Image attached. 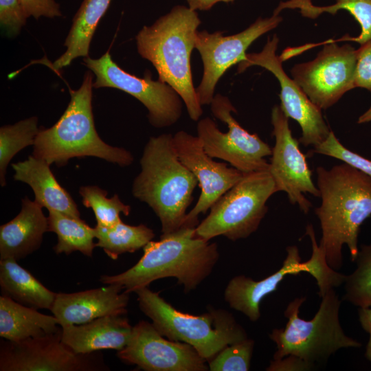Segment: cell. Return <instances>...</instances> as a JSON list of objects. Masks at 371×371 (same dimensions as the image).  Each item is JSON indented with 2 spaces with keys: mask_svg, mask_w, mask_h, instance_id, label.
<instances>
[{
  "mask_svg": "<svg viewBox=\"0 0 371 371\" xmlns=\"http://www.w3.org/2000/svg\"><path fill=\"white\" fill-rule=\"evenodd\" d=\"M316 173L322 199L315 209L322 229L319 247L328 266L337 271L344 245L352 262L357 256L360 227L371 216V177L345 162L330 169L319 166Z\"/></svg>",
  "mask_w": 371,
  "mask_h": 371,
  "instance_id": "1",
  "label": "cell"
},
{
  "mask_svg": "<svg viewBox=\"0 0 371 371\" xmlns=\"http://www.w3.org/2000/svg\"><path fill=\"white\" fill-rule=\"evenodd\" d=\"M219 258L218 246L195 236V227L181 226L178 230L150 241L144 254L123 273L100 276L104 284H117L125 292H135L155 280L175 277L188 292L212 272Z\"/></svg>",
  "mask_w": 371,
  "mask_h": 371,
  "instance_id": "2",
  "label": "cell"
},
{
  "mask_svg": "<svg viewBox=\"0 0 371 371\" xmlns=\"http://www.w3.org/2000/svg\"><path fill=\"white\" fill-rule=\"evenodd\" d=\"M200 24L196 10L178 5L153 25L144 26L135 36L139 54L153 64L159 80L178 93L193 121L199 120L203 114L190 63Z\"/></svg>",
  "mask_w": 371,
  "mask_h": 371,
  "instance_id": "3",
  "label": "cell"
},
{
  "mask_svg": "<svg viewBox=\"0 0 371 371\" xmlns=\"http://www.w3.org/2000/svg\"><path fill=\"white\" fill-rule=\"evenodd\" d=\"M141 171L135 178L132 193L155 213L163 235L183 224L199 182L179 160L168 133L150 137L140 159Z\"/></svg>",
  "mask_w": 371,
  "mask_h": 371,
  "instance_id": "4",
  "label": "cell"
},
{
  "mask_svg": "<svg viewBox=\"0 0 371 371\" xmlns=\"http://www.w3.org/2000/svg\"><path fill=\"white\" fill-rule=\"evenodd\" d=\"M93 75L89 71L77 90L70 89L69 103L56 124L41 128L35 138L33 155L48 164L63 166L69 159L96 157L120 166L133 161L127 150L110 146L98 135L92 112Z\"/></svg>",
  "mask_w": 371,
  "mask_h": 371,
  "instance_id": "5",
  "label": "cell"
},
{
  "mask_svg": "<svg viewBox=\"0 0 371 371\" xmlns=\"http://www.w3.org/2000/svg\"><path fill=\"white\" fill-rule=\"evenodd\" d=\"M321 299L318 311L310 320L299 316L306 297L289 303L284 312L287 318L285 327L274 328L269 335L277 348L273 359L293 355L315 366L341 348L361 347V343L346 335L341 327V302L335 289H328Z\"/></svg>",
  "mask_w": 371,
  "mask_h": 371,
  "instance_id": "6",
  "label": "cell"
},
{
  "mask_svg": "<svg viewBox=\"0 0 371 371\" xmlns=\"http://www.w3.org/2000/svg\"><path fill=\"white\" fill-rule=\"evenodd\" d=\"M135 293L140 310L161 335L190 345L205 361L226 346L248 338L245 329L225 310L211 308L203 315H192L177 311L148 286Z\"/></svg>",
  "mask_w": 371,
  "mask_h": 371,
  "instance_id": "7",
  "label": "cell"
},
{
  "mask_svg": "<svg viewBox=\"0 0 371 371\" xmlns=\"http://www.w3.org/2000/svg\"><path fill=\"white\" fill-rule=\"evenodd\" d=\"M276 192L269 170L244 174L211 206L195 227V236L207 241L218 236L232 241L247 238L258 229L268 211L267 202Z\"/></svg>",
  "mask_w": 371,
  "mask_h": 371,
  "instance_id": "8",
  "label": "cell"
},
{
  "mask_svg": "<svg viewBox=\"0 0 371 371\" xmlns=\"http://www.w3.org/2000/svg\"><path fill=\"white\" fill-rule=\"evenodd\" d=\"M306 234L312 245L311 258L302 261L298 247L288 246L286 256L282 265L275 273L260 280H254L244 275L234 277L227 285L224 297L231 308L241 312L249 320L256 322L260 317V304L265 297L276 291L279 284L289 275H299L306 272L316 280L322 297L331 288H337L344 282L346 275L328 266L324 252L319 247L313 226L306 227Z\"/></svg>",
  "mask_w": 371,
  "mask_h": 371,
  "instance_id": "9",
  "label": "cell"
},
{
  "mask_svg": "<svg viewBox=\"0 0 371 371\" xmlns=\"http://www.w3.org/2000/svg\"><path fill=\"white\" fill-rule=\"evenodd\" d=\"M210 105L213 115L225 123L228 130L226 133L220 131L209 117L199 121L197 136L206 153L228 162L243 174L268 170L269 163L265 157L271 155L272 148L257 134L249 133L240 125L232 115L236 110L229 99L217 94Z\"/></svg>",
  "mask_w": 371,
  "mask_h": 371,
  "instance_id": "10",
  "label": "cell"
},
{
  "mask_svg": "<svg viewBox=\"0 0 371 371\" xmlns=\"http://www.w3.org/2000/svg\"><path fill=\"white\" fill-rule=\"evenodd\" d=\"M83 61L95 76L94 88H115L133 96L148 109L153 126H170L180 119L183 102L181 96L167 83L153 80L149 71L143 78L133 75L119 67L109 52L99 58L88 56Z\"/></svg>",
  "mask_w": 371,
  "mask_h": 371,
  "instance_id": "11",
  "label": "cell"
},
{
  "mask_svg": "<svg viewBox=\"0 0 371 371\" xmlns=\"http://www.w3.org/2000/svg\"><path fill=\"white\" fill-rule=\"evenodd\" d=\"M101 353H77L62 340V328L45 336L0 342L1 371L109 370Z\"/></svg>",
  "mask_w": 371,
  "mask_h": 371,
  "instance_id": "12",
  "label": "cell"
},
{
  "mask_svg": "<svg viewBox=\"0 0 371 371\" xmlns=\"http://www.w3.org/2000/svg\"><path fill=\"white\" fill-rule=\"evenodd\" d=\"M357 49L328 42L311 61L294 65L293 80L319 109H327L355 88Z\"/></svg>",
  "mask_w": 371,
  "mask_h": 371,
  "instance_id": "13",
  "label": "cell"
},
{
  "mask_svg": "<svg viewBox=\"0 0 371 371\" xmlns=\"http://www.w3.org/2000/svg\"><path fill=\"white\" fill-rule=\"evenodd\" d=\"M282 20L279 14L273 13L270 17L258 19L247 29L230 36H225L222 31L197 32L195 48L203 62V74L196 92L201 106L211 104L217 82L229 68L245 59L251 44L276 28Z\"/></svg>",
  "mask_w": 371,
  "mask_h": 371,
  "instance_id": "14",
  "label": "cell"
},
{
  "mask_svg": "<svg viewBox=\"0 0 371 371\" xmlns=\"http://www.w3.org/2000/svg\"><path fill=\"white\" fill-rule=\"evenodd\" d=\"M279 39L276 34L267 42L261 52L247 53L238 64V73L251 66H260L269 71L277 78L280 87V108L288 117L295 120L302 130L298 141L304 146H316L328 136L330 130L322 113V109L308 98L297 84L288 76L282 65V58L276 55Z\"/></svg>",
  "mask_w": 371,
  "mask_h": 371,
  "instance_id": "15",
  "label": "cell"
},
{
  "mask_svg": "<svg viewBox=\"0 0 371 371\" xmlns=\"http://www.w3.org/2000/svg\"><path fill=\"white\" fill-rule=\"evenodd\" d=\"M271 124L276 142L268 170L275 181L277 192H286L290 203L297 204L306 214L312 204L304 194L320 197L319 190L313 181L312 172L306 155L300 149V142L292 135L289 118L278 105L272 108Z\"/></svg>",
  "mask_w": 371,
  "mask_h": 371,
  "instance_id": "16",
  "label": "cell"
},
{
  "mask_svg": "<svg viewBox=\"0 0 371 371\" xmlns=\"http://www.w3.org/2000/svg\"><path fill=\"white\" fill-rule=\"evenodd\" d=\"M153 324L142 320L133 326L126 346L117 355L125 363L146 371H205V360L190 345L167 340Z\"/></svg>",
  "mask_w": 371,
  "mask_h": 371,
  "instance_id": "17",
  "label": "cell"
},
{
  "mask_svg": "<svg viewBox=\"0 0 371 371\" xmlns=\"http://www.w3.org/2000/svg\"><path fill=\"white\" fill-rule=\"evenodd\" d=\"M173 142L179 160L195 176L201 190L196 205L187 214L182 225L196 227L199 215L205 214L244 174L225 163L214 161L206 153L198 136L179 131L173 135Z\"/></svg>",
  "mask_w": 371,
  "mask_h": 371,
  "instance_id": "18",
  "label": "cell"
},
{
  "mask_svg": "<svg viewBox=\"0 0 371 371\" xmlns=\"http://www.w3.org/2000/svg\"><path fill=\"white\" fill-rule=\"evenodd\" d=\"M71 293H58L51 311L59 326L82 324L98 317L124 315L129 296L117 284Z\"/></svg>",
  "mask_w": 371,
  "mask_h": 371,
  "instance_id": "19",
  "label": "cell"
},
{
  "mask_svg": "<svg viewBox=\"0 0 371 371\" xmlns=\"http://www.w3.org/2000/svg\"><path fill=\"white\" fill-rule=\"evenodd\" d=\"M61 328L63 341L74 352L82 354L102 349L121 350L128 342L133 330L124 315H106Z\"/></svg>",
  "mask_w": 371,
  "mask_h": 371,
  "instance_id": "20",
  "label": "cell"
},
{
  "mask_svg": "<svg viewBox=\"0 0 371 371\" xmlns=\"http://www.w3.org/2000/svg\"><path fill=\"white\" fill-rule=\"evenodd\" d=\"M42 208L25 196L18 215L1 225L0 260H19L41 247L43 234L49 232L48 219Z\"/></svg>",
  "mask_w": 371,
  "mask_h": 371,
  "instance_id": "21",
  "label": "cell"
},
{
  "mask_svg": "<svg viewBox=\"0 0 371 371\" xmlns=\"http://www.w3.org/2000/svg\"><path fill=\"white\" fill-rule=\"evenodd\" d=\"M50 165L34 155L12 164L14 180L28 184L34 193V201L48 210H54L80 218L78 206L69 193L56 179Z\"/></svg>",
  "mask_w": 371,
  "mask_h": 371,
  "instance_id": "22",
  "label": "cell"
},
{
  "mask_svg": "<svg viewBox=\"0 0 371 371\" xmlns=\"http://www.w3.org/2000/svg\"><path fill=\"white\" fill-rule=\"evenodd\" d=\"M54 315L41 313L37 309L23 305L10 297H0V336L17 341L45 336L60 328Z\"/></svg>",
  "mask_w": 371,
  "mask_h": 371,
  "instance_id": "23",
  "label": "cell"
},
{
  "mask_svg": "<svg viewBox=\"0 0 371 371\" xmlns=\"http://www.w3.org/2000/svg\"><path fill=\"white\" fill-rule=\"evenodd\" d=\"M0 287L2 295L36 309L51 310L56 295L10 258L0 260Z\"/></svg>",
  "mask_w": 371,
  "mask_h": 371,
  "instance_id": "24",
  "label": "cell"
},
{
  "mask_svg": "<svg viewBox=\"0 0 371 371\" xmlns=\"http://www.w3.org/2000/svg\"><path fill=\"white\" fill-rule=\"evenodd\" d=\"M111 0H83L64 43L67 49L52 65L55 69L68 66L78 57H88L91 41L99 21Z\"/></svg>",
  "mask_w": 371,
  "mask_h": 371,
  "instance_id": "25",
  "label": "cell"
},
{
  "mask_svg": "<svg viewBox=\"0 0 371 371\" xmlns=\"http://www.w3.org/2000/svg\"><path fill=\"white\" fill-rule=\"evenodd\" d=\"M48 229L56 234L58 242L54 247L57 254L69 255L78 251L91 257L96 247L95 227L89 226L81 218H74L61 212L48 210Z\"/></svg>",
  "mask_w": 371,
  "mask_h": 371,
  "instance_id": "26",
  "label": "cell"
},
{
  "mask_svg": "<svg viewBox=\"0 0 371 371\" xmlns=\"http://www.w3.org/2000/svg\"><path fill=\"white\" fill-rule=\"evenodd\" d=\"M95 246L102 248L113 260L124 253H133L144 248L155 236L150 228L140 224L129 225L122 221L111 227L96 225Z\"/></svg>",
  "mask_w": 371,
  "mask_h": 371,
  "instance_id": "27",
  "label": "cell"
},
{
  "mask_svg": "<svg viewBox=\"0 0 371 371\" xmlns=\"http://www.w3.org/2000/svg\"><path fill=\"white\" fill-rule=\"evenodd\" d=\"M286 8L299 9L303 16L311 19H315L324 12L334 14L340 10H347L361 26L360 37L371 38V0H336L335 4L324 7L313 5L311 0H289L281 2L273 13L279 14Z\"/></svg>",
  "mask_w": 371,
  "mask_h": 371,
  "instance_id": "28",
  "label": "cell"
},
{
  "mask_svg": "<svg viewBox=\"0 0 371 371\" xmlns=\"http://www.w3.org/2000/svg\"><path fill=\"white\" fill-rule=\"evenodd\" d=\"M38 118L29 117L0 128V182L5 186L7 167L12 157L23 148L34 145L39 131Z\"/></svg>",
  "mask_w": 371,
  "mask_h": 371,
  "instance_id": "29",
  "label": "cell"
},
{
  "mask_svg": "<svg viewBox=\"0 0 371 371\" xmlns=\"http://www.w3.org/2000/svg\"><path fill=\"white\" fill-rule=\"evenodd\" d=\"M354 262L355 269L346 275L344 300L358 306H371V243L362 245Z\"/></svg>",
  "mask_w": 371,
  "mask_h": 371,
  "instance_id": "30",
  "label": "cell"
},
{
  "mask_svg": "<svg viewBox=\"0 0 371 371\" xmlns=\"http://www.w3.org/2000/svg\"><path fill=\"white\" fill-rule=\"evenodd\" d=\"M79 193L82 198V204L88 208H91L97 225L104 227H111L120 222V214L128 216L131 207L122 203L117 194L108 198V192L96 186H81Z\"/></svg>",
  "mask_w": 371,
  "mask_h": 371,
  "instance_id": "31",
  "label": "cell"
},
{
  "mask_svg": "<svg viewBox=\"0 0 371 371\" xmlns=\"http://www.w3.org/2000/svg\"><path fill=\"white\" fill-rule=\"evenodd\" d=\"M254 341L246 339L230 344L209 361L211 371H247L250 368Z\"/></svg>",
  "mask_w": 371,
  "mask_h": 371,
  "instance_id": "32",
  "label": "cell"
},
{
  "mask_svg": "<svg viewBox=\"0 0 371 371\" xmlns=\"http://www.w3.org/2000/svg\"><path fill=\"white\" fill-rule=\"evenodd\" d=\"M309 153L321 154L339 159L371 177V160L345 147L332 131L323 142L314 146V148Z\"/></svg>",
  "mask_w": 371,
  "mask_h": 371,
  "instance_id": "33",
  "label": "cell"
},
{
  "mask_svg": "<svg viewBox=\"0 0 371 371\" xmlns=\"http://www.w3.org/2000/svg\"><path fill=\"white\" fill-rule=\"evenodd\" d=\"M27 19L19 0H0V23L8 36L18 35Z\"/></svg>",
  "mask_w": 371,
  "mask_h": 371,
  "instance_id": "34",
  "label": "cell"
},
{
  "mask_svg": "<svg viewBox=\"0 0 371 371\" xmlns=\"http://www.w3.org/2000/svg\"><path fill=\"white\" fill-rule=\"evenodd\" d=\"M355 84L371 92V39L357 49Z\"/></svg>",
  "mask_w": 371,
  "mask_h": 371,
  "instance_id": "35",
  "label": "cell"
},
{
  "mask_svg": "<svg viewBox=\"0 0 371 371\" xmlns=\"http://www.w3.org/2000/svg\"><path fill=\"white\" fill-rule=\"evenodd\" d=\"M27 18L60 16V5L55 0H19Z\"/></svg>",
  "mask_w": 371,
  "mask_h": 371,
  "instance_id": "36",
  "label": "cell"
},
{
  "mask_svg": "<svg viewBox=\"0 0 371 371\" xmlns=\"http://www.w3.org/2000/svg\"><path fill=\"white\" fill-rule=\"evenodd\" d=\"M314 366L301 358L289 355L280 359H273L267 368L268 371H306L311 370Z\"/></svg>",
  "mask_w": 371,
  "mask_h": 371,
  "instance_id": "37",
  "label": "cell"
},
{
  "mask_svg": "<svg viewBox=\"0 0 371 371\" xmlns=\"http://www.w3.org/2000/svg\"><path fill=\"white\" fill-rule=\"evenodd\" d=\"M359 320L363 329L369 333L370 337L366 345L365 357L371 362V306L358 309Z\"/></svg>",
  "mask_w": 371,
  "mask_h": 371,
  "instance_id": "38",
  "label": "cell"
},
{
  "mask_svg": "<svg viewBox=\"0 0 371 371\" xmlns=\"http://www.w3.org/2000/svg\"><path fill=\"white\" fill-rule=\"evenodd\" d=\"M234 0H186L188 7L194 10H208L221 2L230 3Z\"/></svg>",
  "mask_w": 371,
  "mask_h": 371,
  "instance_id": "39",
  "label": "cell"
},
{
  "mask_svg": "<svg viewBox=\"0 0 371 371\" xmlns=\"http://www.w3.org/2000/svg\"><path fill=\"white\" fill-rule=\"evenodd\" d=\"M371 122V106L358 118V124H363Z\"/></svg>",
  "mask_w": 371,
  "mask_h": 371,
  "instance_id": "40",
  "label": "cell"
}]
</instances>
